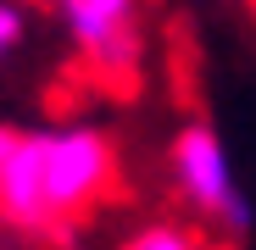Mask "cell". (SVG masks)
Returning <instances> with one entry per match:
<instances>
[{
    "label": "cell",
    "mask_w": 256,
    "mask_h": 250,
    "mask_svg": "<svg viewBox=\"0 0 256 250\" xmlns=\"http://www.w3.org/2000/svg\"><path fill=\"white\" fill-rule=\"evenodd\" d=\"M117 178V145L100 122H39L17 134V150L0 167V217L12 228L45 234L112 189Z\"/></svg>",
    "instance_id": "obj_1"
},
{
    "label": "cell",
    "mask_w": 256,
    "mask_h": 250,
    "mask_svg": "<svg viewBox=\"0 0 256 250\" xmlns=\"http://www.w3.org/2000/svg\"><path fill=\"white\" fill-rule=\"evenodd\" d=\"M167 184L206 228H218L228 239H245L256 228V206L234 173L228 139L206 117H190L173 128V139H167Z\"/></svg>",
    "instance_id": "obj_2"
},
{
    "label": "cell",
    "mask_w": 256,
    "mask_h": 250,
    "mask_svg": "<svg viewBox=\"0 0 256 250\" xmlns=\"http://www.w3.org/2000/svg\"><path fill=\"white\" fill-rule=\"evenodd\" d=\"M56 28L67 45L90 61L95 72H134L145 56L140 39V0H50Z\"/></svg>",
    "instance_id": "obj_3"
},
{
    "label": "cell",
    "mask_w": 256,
    "mask_h": 250,
    "mask_svg": "<svg viewBox=\"0 0 256 250\" xmlns=\"http://www.w3.org/2000/svg\"><path fill=\"white\" fill-rule=\"evenodd\" d=\"M122 250H212V245H206V234L190 228V223L150 217V223H140V228H128Z\"/></svg>",
    "instance_id": "obj_4"
},
{
    "label": "cell",
    "mask_w": 256,
    "mask_h": 250,
    "mask_svg": "<svg viewBox=\"0 0 256 250\" xmlns=\"http://www.w3.org/2000/svg\"><path fill=\"white\" fill-rule=\"evenodd\" d=\"M22 39H28V6L22 0H0V61L12 50H22Z\"/></svg>",
    "instance_id": "obj_5"
},
{
    "label": "cell",
    "mask_w": 256,
    "mask_h": 250,
    "mask_svg": "<svg viewBox=\"0 0 256 250\" xmlns=\"http://www.w3.org/2000/svg\"><path fill=\"white\" fill-rule=\"evenodd\" d=\"M17 134H22L17 122H0V167H6V156L17 150Z\"/></svg>",
    "instance_id": "obj_6"
}]
</instances>
